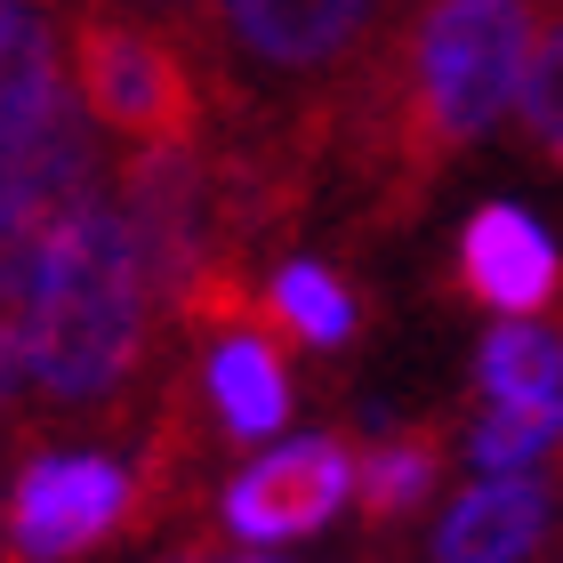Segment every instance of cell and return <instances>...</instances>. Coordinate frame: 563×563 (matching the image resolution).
Masks as SVG:
<instances>
[{"label": "cell", "mask_w": 563, "mask_h": 563, "mask_svg": "<svg viewBox=\"0 0 563 563\" xmlns=\"http://www.w3.org/2000/svg\"><path fill=\"white\" fill-rule=\"evenodd\" d=\"M434 475H443V443L434 434H387V443H371L354 459V499H363L371 523H395L434 492Z\"/></svg>", "instance_id": "cell-14"}, {"label": "cell", "mask_w": 563, "mask_h": 563, "mask_svg": "<svg viewBox=\"0 0 563 563\" xmlns=\"http://www.w3.org/2000/svg\"><path fill=\"white\" fill-rule=\"evenodd\" d=\"M65 73L81 89V106L97 130H113L121 145H210V73L177 24L121 9V0H73L65 9Z\"/></svg>", "instance_id": "cell-5"}, {"label": "cell", "mask_w": 563, "mask_h": 563, "mask_svg": "<svg viewBox=\"0 0 563 563\" xmlns=\"http://www.w3.org/2000/svg\"><path fill=\"white\" fill-rule=\"evenodd\" d=\"M266 330H290L298 346H346L354 339V290L314 258H290L266 290H258Z\"/></svg>", "instance_id": "cell-13"}, {"label": "cell", "mask_w": 563, "mask_h": 563, "mask_svg": "<svg viewBox=\"0 0 563 563\" xmlns=\"http://www.w3.org/2000/svg\"><path fill=\"white\" fill-rule=\"evenodd\" d=\"M563 443V402H492L475 427V467L492 475H523L540 451Z\"/></svg>", "instance_id": "cell-15"}, {"label": "cell", "mask_w": 563, "mask_h": 563, "mask_svg": "<svg viewBox=\"0 0 563 563\" xmlns=\"http://www.w3.org/2000/svg\"><path fill=\"white\" fill-rule=\"evenodd\" d=\"M250 563H258V555H250Z\"/></svg>", "instance_id": "cell-19"}, {"label": "cell", "mask_w": 563, "mask_h": 563, "mask_svg": "<svg viewBox=\"0 0 563 563\" xmlns=\"http://www.w3.org/2000/svg\"><path fill=\"white\" fill-rule=\"evenodd\" d=\"M145 16H162V24H201V9H210V0H137Z\"/></svg>", "instance_id": "cell-17"}, {"label": "cell", "mask_w": 563, "mask_h": 563, "mask_svg": "<svg viewBox=\"0 0 563 563\" xmlns=\"http://www.w3.org/2000/svg\"><path fill=\"white\" fill-rule=\"evenodd\" d=\"M354 492V451L339 434H298V443L266 451L258 467H242L225 483V531L250 548H282L322 531Z\"/></svg>", "instance_id": "cell-8"}, {"label": "cell", "mask_w": 563, "mask_h": 563, "mask_svg": "<svg viewBox=\"0 0 563 563\" xmlns=\"http://www.w3.org/2000/svg\"><path fill=\"white\" fill-rule=\"evenodd\" d=\"M9 314L24 339V378H33L41 402L97 411V402L130 395L153 339V282L130 242V218L106 194L89 210H73L41 242L33 274L16 282Z\"/></svg>", "instance_id": "cell-3"}, {"label": "cell", "mask_w": 563, "mask_h": 563, "mask_svg": "<svg viewBox=\"0 0 563 563\" xmlns=\"http://www.w3.org/2000/svg\"><path fill=\"white\" fill-rule=\"evenodd\" d=\"M97 201V130L65 81V9L33 0L0 33V306L33 274L41 242Z\"/></svg>", "instance_id": "cell-4"}, {"label": "cell", "mask_w": 563, "mask_h": 563, "mask_svg": "<svg viewBox=\"0 0 563 563\" xmlns=\"http://www.w3.org/2000/svg\"><path fill=\"white\" fill-rule=\"evenodd\" d=\"M483 402H563V330L548 322H499L475 354Z\"/></svg>", "instance_id": "cell-12"}, {"label": "cell", "mask_w": 563, "mask_h": 563, "mask_svg": "<svg viewBox=\"0 0 563 563\" xmlns=\"http://www.w3.org/2000/svg\"><path fill=\"white\" fill-rule=\"evenodd\" d=\"M516 113H523V137H531V145H540L548 162L563 169V16L540 33V48H531Z\"/></svg>", "instance_id": "cell-16"}, {"label": "cell", "mask_w": 563, "mask_h": 563, "mask_svg": "<svg viewBox=\"0 0 563 563\" xmlns=\"http://www.w3.org/2000/svg\"><path fill=\"white\" fill-rule=\"evenodd\" d=\"M451 274H459V290L475 306H492L499 322L540 314L563 290V258H555L548 225L531 210H516V201H483V210L459 225V266Z\"/></svg>", "instance_id": "cell-9"}, {"label": "cell", "mask_w": 563, "mask_h": 563, "mask_svg": "<svg viewBox=\"0 0 563 563\" xmlns=\"http://www.w3.org/2000/svg\"><path fill=\"white\" fill-rule=\"evenodd\" d=\"M548 24V0H402L378 73L339 130L354 177L395 210L419 201L434 169L507 121Z\"/></svg>", "instance_id": "cell-1"}, {"label": "cell", "mask_w": 563, "mask_h": 563, "mask_svg": "<svg viewBox=\"0 0 563 563\" xmlns=\"http://www.w3.org/2000/svg\"><path fill=\"white\" fill-rule=\"evenodd\" d=\"M121 218L145 258L153 306H186L210 274H242L218 242V186H210V145H137L121 162Z\"/></svg>", "instance_id": "cell-6"}, {"label": "cell", "mask_w": 563, "mask_h": 563, "mask_svg": "<svg viewBox=\"0 0 563 563\" xmlns=\"http://www.w3.org/2000/svg\"><path fill=\"white\" fill-rule=\"evenodd\" d=\"M395 16L402 0H210L194 24V57L210 73L225 130L339 153Z\"/></svg>", "instance_id": "cell-2"}, {"label": "cell", "mask_w": 563, "mask_h": 563, "mask_svg": "<svg viewBox=\"0 0 563 563\" xmlns=\"http://www.w3.org/2000/svg\"><path fill=\"white\" fill-rule=\"evenodd\" d=\"M548 531V492L531 475H492L451 499L443 531H434V563H516L540 548Z\"/></svg>", "instance_id": "cell-11"}, {"label": "cell", "mask_w": 563, "mask_h": 563, "mask_svg": "<svg viewBox=\"0 0 563 563\" xmlns=\"http://www.w3.org/2000/svg\"><path fill=\"white\" fill-rule=\"evenodd\" d=\"M137 507V475L121 459L97 451H48L16 475L9 492V555L16 563H57L97 548L113 523H130Z\"/></svg>", "instance_id": "cell-7"}, {"label": "cell", "mask_w": 563, "mask_h": 563, "mask_svg": "<svg viewBox=\"0 0 563 563\" xmlns=\"http://www.w3.org/2000/svg\"><path fill=\"white\" fill-rule=\"evenodd\" d=\"M201 395H210V411L225 434H242V443H258V434H274L282 419H290V371H282V346L266 314L225 330V339L210 346V363H201Z\"/></svg>", "instance_id": "cell-10"}, {"label": "cell", "mask_w": 563, "mask_h": 563, "mask_svg": "<svg viewBox=\"0 0 563 563\" xmlns=\"http://www.w3.org/2000/svg\"><path fill=\"white\" fill-rule=\"evenodd\" d=\"M24 9H33V0H0V33H9V24H16Z\"/></svg>", "instance_id": "cell-18"}]
</instances>
